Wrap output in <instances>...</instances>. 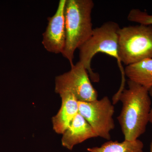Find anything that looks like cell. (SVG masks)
<instances>
[{"mask_svg": "<svg viewBox=\"0 0 152 152\" xmlns=\"http://www.w3.org/2000/svg\"><path fill=\"white\" fill-rule=\"evenodd\" d=\"M128 88L124 89L113 104L120 101L122 107L117 119L124 140L139 139L146 130L149 123L151 101L148 90L128 80Z\"/></svg>", "mask_w": 152, "mask_h": 152, "instance_id": "1", "label": "cell"}, {"mask_svg": "<svg viewBox=\"0 0 152 152\" xmlns=\"http://www.w3.org/2000/svg\"><path fill=\"white\" fill-rule=\"evenodd\" d=\"M92 0H66L64 8L66 42L63 57L71 66L74 65L75 52L91 37L93 30Z\"/></svg>", "mask_w": 152, "mask_h": 152, "instance_id": "2", "label": "cell"}, {"mask_svg": "<svg viewBox=\"0 0 152 152\" xmlns=\"http://www.w3.org/2000/svg\"><path fill=\"white\" fill-rule=\"evenodd\" d=\"M120 28L117 23L108 21L100 27L94 29L89 39L78 49L80 50L79 61L84 66L91 80L98 82L99 76L94 72L91 67L93 58L99 53L115 58L121 73L122 83L119 91H122L125 88V74L118 54V31Z\"/></svg>", "mask_w": 152, "mask_h": 152, "instance_id": "3", "label": "cell"}, {"mask_svg": "<svg viewBox=\"0 0 152 152\" xmlns=\"http://www.w3.org/2000/svg\"><path fill=\"white\" fill-rule=\"evenodd\" d=\"M118 35L122 63L127 66L152 58V26L139 24L120 28Z\"/></svg>", "mask_w": 152, "mask_h": 152, "instance_id": "4", "label": "cell"}, {"mask_svg": "<svg viewBox=\"0 0 152 152\" xmlns=\"http://www.w3.org/2000/svg\"><path fill=\"white\" fill-rule=\"evenodd\" d=\"M79 113L91 126L98 137L110 140L115 129V107L108 97L91 102L78 101Z\"/></svg>", "mask_w": 152, "mask_h": 152, "instance_id": "5", "label": "cell"}, {"mask_svg": "<svg viewBox=\"0 0 152 152\" xmlns=\"http://www.w3.org/2000/svg\"><path fill=\"white\" fill-rule=\"evenodd\" d=\"M55 92L60 94L72 93L80 102H91L98 99V93L84 66L80 61L71 66L70 70L57 76Z\"/></svg>", "mask_w": 152, "mask_h": 152, "instance_id": "6", "label": "cell"}, {"mask_svg": "<svg viewBox=\"0 0 152 152\" xmlns=\"http://www.w3.org/2000/svg\"><path fill=\"white\" fill-rule=\"evenodd\" d=\"M66 0H60L56 13L48 18L46 29L43 34L42 44L50 53L62 54L66 42L64 8Z\"/></svg>", "mask_w": 152, "mask_h": 152, "instance_id": "7", "label": "cell"}, {"mask_svg": "<svg viewBox=\"0 0 152 152\" xmlns=\"http://www.w3.org/2000/svg\"><path fill=\"white\" fill-rule=\"evenodd\" d=\"M98 137L92 128L79 113L63 134L62 145L72 151L74 147L88 139Z\"/></svg>", "mask_w": 152, "mask_h": 152, "instance_id": "8", "label": "cell"}, {"mask_svg": "<svg viewBox=\"0 0 152 152\" xmlns=\"http://www.w3.org/2000/svg\"><path fill=\"white\" fill-rule=\"evenodd\" d=\"M62 104L58 113L52 119L53 128L56 133L63 134L79 113L78 101L72 93L60 94Z\"/></svg>", "mask_w": 152, "mask_h": 152, "instance_id": "9", "label": "cell"}, {"mask_svg": "<svg viewBox=\"0 0 152 152\" xmlns=\"http://www.w3.org/2000/svg\"><path fill=\"white\" fill-rule=\"evenodd\" d=\"M125 76L129 80L149 90L152 86V58L126 66Z\"/></svg>", "mask_w": 152, "mask_h": 152, "instance_id": "10", "label": "cell"}, {"mask_svg": "<svg viewBox=\"0 0 152 152\" xmlns=\"http://www.w3.org/2000/svg\"><path fill=\"white\" fill-rule=\"evenodd\" d=\"M144 144L139 139L122 142L109 140L100 147L88 148L89 152H143Z\"/></svg>", "mask_w": 152, "mask_h": 152, "instance_id": "11", "label": "cell"}, {"mask_svg": "<svg viewBox=\"0 0 152 152\" xmlns=\"http://www.w3.org/2000/svg\"><path fill=\"white\" fill-rule=\"evenodd\" d=\"M128 20L139 24L152 26V15L138 9H132L128 14Z\"/></svg>", "mask_w": 152, "mask_h": 152, "instance_id": "12", "label": "cell"}, {"mask_svg": "<svg viewBox=\"0 0 152 152\" xmlns=\"http://www.w3.org/2000/svg\"><path fill=\"white\" fill-rule=\"evenodd\" d=\"M149 94L150 97L152 98V86L148 90ZM149 123L152 124V106L151 109V112H150L149 117Z\"/></svg>", "mask_w": 152, "mask_h": 152, "instance_id": "13", "label": "cell"}, {"mask_svg": "<svg viewBox=\"0 0 152 152\" xmlns=\"http://www.w3.org/2000/svg\"><path fill=\"white\" fill-rule=\"evenodd\" d=\"M150 152H152V140L150 145Z\"/></svg>", "mask_w": 152, "mask_h": 152, "instance_id": "14", "label": "cell"}]
</instances>
